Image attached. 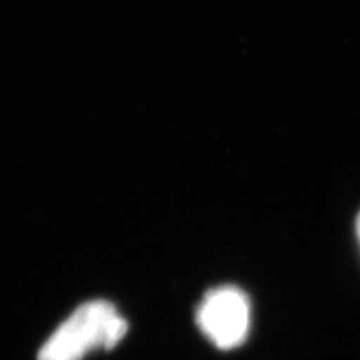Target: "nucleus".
Instances as JSON below:
<instances>
[{
  "mask_svg": "<svg viewBox=\"0 0 360 360\" xmlns=\"http://www.w3.org/2000/svg\"><path fill=\"white\" fill-rule=\"evenodd\" d=\"M129 323L107 300L80 305L40 349L37 360H82L97 349H114Z\"/></svg>",
  "mask_w": 360,
  "mask_h": 360,
  "instance_id": "nucleus-1",
  "label": "nucleus"
},
{
  "mask_svg": "<svg viewBox=\"0 0 360 360\" xmlns=\"http://www.w3.org/2000/svg\"><path fill=\"white\" fill-rule=\"evenodd\" d=\"M197 326L217 349L244 344L250 330L249 297L238 287L224 285L207 292L197 309Z\"/></svg>",
  "mask_w": 360,
  "mask_h": 360,
  "instance_id": "nucleus-2",
  "label": "nucleus"
},
{
  "mask_svg": "<svg viewBox=\"0 0 360 360\" xmlns=\"http://www.w3.org/2000/svg\"><path fill=\"white\" fill-rule=\"evenodd\" d=\"M357 237H359V242H360V214H359V217H357Z\"/></svg>",
  "mask_w": 360,
  "mask_h": 360,
  "instance_id": "nucleus-3",
  "label": "nucleus"
}]
</instances>
